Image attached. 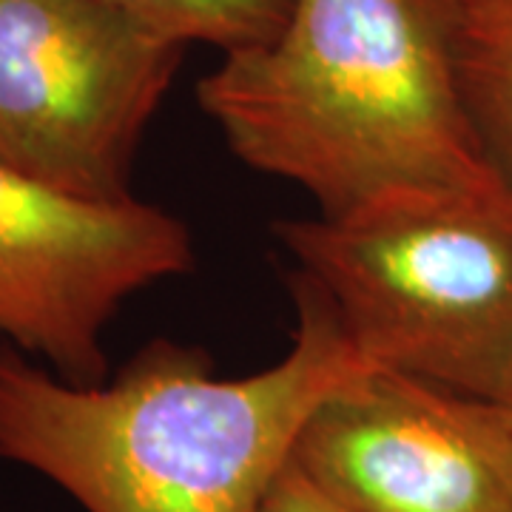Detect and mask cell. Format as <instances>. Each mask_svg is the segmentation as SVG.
Returning a JSON list of instances; mask_svg holds the SVG:
<instances>
[{
	"mask_svg": "<svg viewBox=\"0 0 512 512\" xmlns=\"http://www.w3.org/2000/svg\"><path fill=\"white\" fill-rule=\"evenodd\" d=\"M197 100L242 163L308 191L319 217L512 200L461 94L456 0H291Z\"/></svg>",
	"mask_w": 512,
	"mask_h": 512,
	"instance_id": "6da1fadb",
	"label": "cell"
},
{
	"mask_svg": "<svg viewBox=\"0 0 512 512\" xmlns=\"http://www.w3.org/2000/svg\"><path fill=\"white\" fill-rule=\"evenodd\" d=\"M291 293V348L242 379L168 339L100 384L66 382L0 345V458L86 512H259L313 410L376 370L313 279L296 271Z\"/></svg>",
	"mask_w": 512,
	"mask_h": 512,
	"instance_id": "7a4b0ae2",
	"label": "cell"
},
{
	"mask_svg": "<svg viewBox=\"0 0 512 512\" xmlns=\"http://www.w3.org/2000/svg\"><path fill=\"white\" fill-rule=\"evenodd\" d=\"M370 365L495 402L512 376V200L276 222Z\"/></svg>",
	"mask_w": 512,
	"mask_h": 512,
	"instance_id": "3957f363",
	"label": "cell"
},
{
	"mask_svg": "<svg viewBox=\"0 0 512 512\" xmlns=\"http://www.w3.org/2000/svg\"><path fill=\"white\" fill-rule=\"evenodd\" d=\"M185 49L114 0H0V163L83 200H131Z\"/></svg>",
	"mask_w": 512,
	"mask_h": 512,
	"instance_id": "277c9868",
	"label": "cell"
},
{
	"mask_svg": "<svg viewBox=\"0 0 512 512\" xmlns=\"http://www.w3.org/2000/svg\"><path fill=\"white\" fill-rule=\"evenodd\" d=\"M191 265V231L163 208L83 200L0 163V336L60 379L106 382L111 316Z\"/></svg>",
	"mask_w": 512,
	"mask_h": 512,
	"instance_id": "5b68a950",
	"label": "cell"
},
{
	"mask_svg": "<svg viewBox=\"0 0 512 512\" xmlns=\"http://www.w3.org/2000/svg\"><path fill=\"white\" fill-rule=\"evenodd\" d=\"M293 461L356 512H512L501 404L370 370L302 427Z\"/></svg>",
	"mask_w": 512,
	"mask_h": 512,
	"instance_id": "8992f818",
	"label": "cell"
},
{
	"mask_svg": "<svg viewBox=\"0 0 512 512\" xmlns=\"http://www.w3.org/2000/svg\"><path fill=\"white\" fill-rule=\"evenodd\" d=\"M456 60L470 120L512 188V0H456Z\"/></svg>",
	"mask_w": 512,
	"mask_h": 512,
	"instance_id": "52a82bcc",
	"label": "cell"
},
{
	"mask_svg": "<svg viewBox=\"0 0 512 512\" xmlns=\"http://www.w3.org/2000/svg\"><path fill=\"white\" fill-rule=\"evenodd\" d=\"M185 46L202 43L222 55L274 35L291 0H114Z\"/></svg>",
	"mask_w": 512,
	"mask_h": 512,
	"instance_id": "ba28073f",
	"label": "cell"
},
{
	"mask_svg": "<svg viewBox=\"0 0 512 512\" xmlns=\"http://www.w3.org/2000/svg\"><path fill=\"white\" fill-rule=\"evenodd\" d=\"M259 512H356L342 504L336 495H330L322 484H316L296 461L279 470L268 495L262 498Z\"/></svg>",
	"mask_w": 512,
	"mask_h": 512,
	"instance_id": "9c48e42d",
	"label": "cell"
},
{
	"mask_svg": "<svg viewBox=\"0 0 512 512\" xmlns=\"http://www.w3.org/2000/svg\"><path fill=\"white\" fill-rule=\"evenodd\" d=\"M495 404H501V410L507 413V419H510L512 424V376H510V382L504 384V390H501V396L495 399Z\"/></svg>",
	"mask_w": 512,
	"mask_h": 512,
	"instance_id": "30bf717a",
	"label": "cell"
}]
</instances>
